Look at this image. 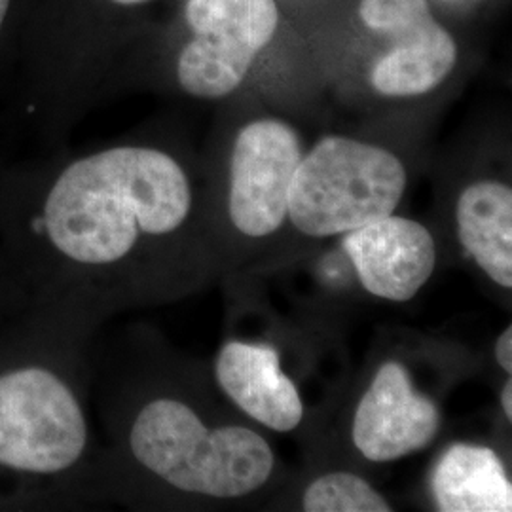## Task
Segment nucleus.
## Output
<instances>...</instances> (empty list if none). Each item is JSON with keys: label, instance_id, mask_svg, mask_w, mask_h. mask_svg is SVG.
<instances>
[{"label": "nucleus", "instance_id": "obj_1", "mask_svg": "<svg viewBox=\"0 0 512 512\" xmlns=\"http://www.w3.org/2000/svg\"><path fill=\"white\" fill-rule=\"evenodd\" d=\"M205 217L173 154L105 148L0 190V274L21 308L63 304L103 323L198 285Z\"/></svg>", "mask_w": 512, "mask_h": 512}, {"label": "nucleus", "instance_id": "obj_2", "mask_svg": "<svg viewBox=\"0 0 512 512\" xmlns=\"http://www.w3.org/2000/svg\"><path fill=\"white\" fill-rule=\"evenodd\" d=\"M99 321L27 304L0 323V511H50L107 490L88 406Z\"/></svg>", "mask_w": 512, "mask_h": 512}, {"label": "nucleus", "instance_id": "obj_3", "mask_svg": "<svg viewBox=\"0 0 512 512\" xmlns=\"http://www.w3.org/2000/svg\"><path fill=\"white\" fill-rule=\"evenodd\" d=\"M107 490L232 501L274 476V448L247 425H211L162 376H139L109 404Z\"/></svg>", "mask_w": 512, "mask_h": 512}, {"label": "nucleus", "instance_id": "obj_4", "mask_svg": "<svg viewBox=\"0 0 512 512\" xmlns=\"http://www.w3.org/2000/svg\"><path fill=\"white\" fill-rule=\"evenodd\" d=\"M406 184V169L393 152L340 135L323 137L294 171L289 222L306 238L344 236L393 215Z\"/></svg>", "mask_w": 512, "mask_h": 512}, {"label": "nucleus", "instance_id": "obj_5", "mask_svg": "<svg viewBox=\"0 0 512 512\" xmlns=\"http://www.w3.org/2000/svg\"><path fill=\"white\" fill-rule=\"evenodd\" d=\"M186 21L194 40L177 63L183 92L220 99L236 92L279 23L275 0H188Z\"/></svg>", "mask_w": 512, "mask_h": 512}, {"label": "nucleus", "instance_id": "obj_6", "mask_svg": "<svg viewBox=\"0 0 512 512\" xmlns=\"http://www.w3.org/2000/svg\"><path fill=\"white\" fill-rule=\"evenodd\" d=\"M302 156L296 129L283 120L262 118L239 129L226 192V220L239 238L264 241L283 230Z\"/></svg>", "mask_w": 512, "mask_h": 512}, {"label": "nucleus", "instance_id": "obj_7", "mask_svg": "<svg viewBox=\"0 0 512 512\" xmlns=\"http://www.w3.org/2000/svg\"><path fill=\"white\" fill-rule=\"evenodd\" d=\"M359 16L368 29L393 38V48L370 73L380 95L429 93L456 67L458 46L435 21L427 0H361Z\"/></svg>", "mask_w": 512, "mask_h": 512}, {"label": "nucleus", "instance_id": "obj_8", "mask_svg": "<svg viewBox=\"0 0 512 512\" xmlns=\"http://www.w3.org/2000/svg\"><path fill=\"white\" fill-rule=\"evenodd\" d=\"M442 423L439 404L416 387L410 368L387 359L355 406L351 442L366 461L393 463L429 448Z\"/></svg>", "mask_w": 512, "mask_h": 512}, {"label": "nucleus", "instance_id": "obj_9", "mask_svg": "<svg viewBox=\"0 0 512 512\" xmlns=\"http://www.w3.org/2000/svg\"><path fill=\"white\" fill-rule=\"evenodd\" d=\"M342 251L366 293L395 304L410 302L437 268L431 230L395 213L344 234Z\"/></svg>", "mask_w": 512, "mask_h": 512}, {"label": "nucleus", "instance_id": "obj_10", "mask_svg": "<svg viewBox=\"0 0 512 512\" xmlns=\"http://www.w3.org/2000/svg\"><path fill=\"white\" fill-rule=\"evenodd\" d=\"M215 378L222 393L258 425L275 433H293L302 425V395L272 344L226 342L215 359Z\"/></svg>", "mask_w": 512, "mask_h": 512}, {"label": "nucleus", "instance_id": "obj_11", "mask_svg": "<svg viewBox=\"0 0 512 512\" xmlns=\"http://www.w3.org/2000/svg\"><path fill=\"white\" fill-rule=\"evenodd\" d=\"M429 494L437 511H512L511 476L501 456L486 444H450L431 469Z\"/></svg>", "mask_w": 512, "mask_h": 512}, {"label": "nucleus", "instance_id": "obj_12", "mask_svg": "<svg viewBox=\"0 0 512 512\" xmlns=\"http://www.w3.org/2000/svg\"><path fill=\"white\" fill-rule=\"evenodd\" d=\"M463 251L492 283L512 289V188L482 179L459 192L454 209Z\"/></svg>", "mask_w": 512, "mask_h": 512}, {"label": "nucleus", "instance_id": "obj_13", "mask_svg": "<svg viewBox=\"0 0 512 512\" xmlns=\"http://www.w3.org/2000/svg\"><path fill=\"white\" fill-rule=\"evenodd\" d=\"M308 512H391L393 505L366 478L349 471H332L313 478L302 494Z\"/></svg>", "mask_w": 512, "mask_h": 512}, {"label": "nucleus", "instance_id": "obj_14", "mask_svg": "<svg viewBox=\"0 0 512 512\" xmlns=\"http://www.w3.org/2000/svg\"><path fill=\"white\" fill-rule=\"evenodd\" d=\"M495 361L499 368L511 376L512 374V327L509 325L495 340Z\"/></svg>", "mask_w": 512, "mask_h": 512}, {"label": "nucleus", "instance_id": "obj_15", "mask_svg": "<svg viewBox=\"0 0 512 512\" xmlns=\"http://www.w3.org/2000/svg\"><path fill=\"white\" fill-rule=\"evenodd\" d=\"M499 404H501V412L507 418V421H512V380L511 376H507V382L501 387V395H499Z\"/></svg>", "mask_w": 512, "mask_h": 512}, {"label": "nucleus", "instance_id": "obj_16", "mask_svg": "<svg viewBox=\"0 0 512 512\" xmlns=\"http://www.w3.org/2000/svg\"><path fill=\"white\" fill-rule=\"evenodd\" d=\"M8 8H10V0H0V29H2L6 14H8Z\"/></svg>", "mask_w": 512, "mask_h": 512}, {"label": "nucleus", "instance_id": "obj_17", "mask_svg": "<svg viewBox=\"0 0 512 512\" xmlns=\"http://www.w3.org/2000/svg\"><path fill=\"white\" fill-rule=\"evenodd\" d=\"M112 2H116V4H141V2H147V0H112Z\"/></svg>", "mask_w": 512, "mask_h": 512}]
</instances>
